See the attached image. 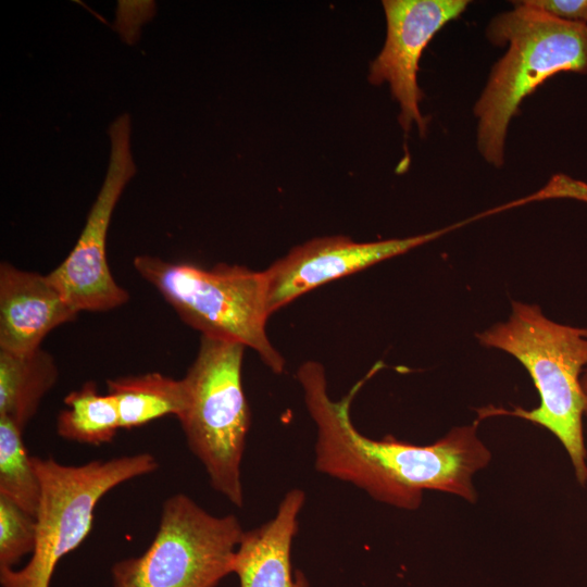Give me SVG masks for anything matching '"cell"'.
Here are the masks:
<instances>
[{"mask_svg": "<svg viewBox=\"0 0 587 587\" xmlns=\"http://www.w3.org/2000/svg\"><path fill=\"white\" fill-rule=\"evenodd\" d=\"M378 367L376 364L339 401L330 399L320 363L307 362L299 369L304 401L316 426V470L403 510L417 509L425 490L447 492L475 503L473 477L491 461L476 423L453 427L427 446L391 436L375 440L357 430L350 419V404Z\"/></svg>", "mask_w": 587, "mask_h": 587, "instance_id": "cell-1", "label": "cell"}, {"mask_svg": "<svg viewBox=\"0 0 587 587\" xmlns=\"http://www.w3.org/2000/svg\"><path fill=\"white\" fill-rule=\"evenodd\" d=\"M480 345L513 355L527 370L539 395L532 410L483 408L479 419L511 415L552 433L566 451L575 478L587 483V450L583 419L587 395L582 374L587 367V327L560 324L546 317L536 304L513 301L508 321L477 335Z\"/></svg>", "mask_w": 587, "mask_h": 587, "instance_id": "cell-2", "label": "cell"}, {"mask_svg": "<svg viewBox=\"0 0 587 587\" xmlns=\"http://www.w3.org/2000/svg\"><path fill=\"white\" fill-rule=\"evenodd\" d=\"M513 5L486 29L492 45H508V50L474 105L478 152L498 168L504 164L509 124L523 99L560 72L587 74V24L555 18L522 1Z\"/></svg>", "mask_w": 587, "mask_h": 587, "instance_id": "cell-3", "label": "cell"}, {"mask_svg": "<svg viewBox=\"0 0 587 587\" xmlns=\"http://www.w3.org/2000/svg\"><path fill=\"white\" fill-rule=\"evenodd\" d=\"M133 264L202 336L250 347L273 372H283L285 360L266 334L271 314L264 272L228 264L205 268L151 255H137Z\"/></svg>", "mask_w": 587, "mask_h": 587, "instance_id": "cell-4", "label": "cell"}, {"mask_svg": "<svg viewBox=\"0 0 587 587\" xmlns=\"http://www.w3.org/2000/svg\"><path fill=\"white\" fill-rule=\"evenodd\" d=\"M245 348L201 337L198 354L183 378L188 404L177 417L211 486L238 508L243 503L241 461L250 426L241 380Z\"/></svg>", "mask_w": 587, "mask_h": 587, "instance_id": "cell-5", "label": "cell"}, {"mask_svg": "<svg viewBox=\"0 0 587 587\" xmlns=\"http://www.w3.org/2000/svg\"><path fill=\"white\" fill-rule=\"evenodd\" d=\"M32 460L41 486L36 547L23 569L0 570L2 587H49L59 561L90 533L100 499L120 484L158 469L148 452L82 465H64L52 458Z\"/></svg>", "mask_w": 587, "mask_h": 587, "instance_id": "cell-6", "label": "cell"}, {"mask_svg": "<svg viewBox=\"0 0 587 587\" xmlns=\"http://www.w3.org/2000/svg\"><path fill=\"white\" fill-rule=\"evenodd\" d=\"M243 533L235 515L215 516L175 494L148 549L112 566L114 587H215L233 573Z\"/></svg>", "mask_w": 587, "mask_h": 587, "instance_id": "cell-7", "label": "cell"}, {"mask_svg": "<svg viewBox=\"0 0 587 587\" xmlns=\"http://www.w3.org/2000/svg\"><path fill=\"white\" fill-rule=\"evenodd\" d=\"M107 174L73 250L48 277L77 311H109L125 304L128 292L113 278L107 261V235L113 210L136 173L130 151V118L123 114L109 127Z\"/></svg>", "mask_w": 587, "mask_h": 587, "instance_id": "cell-8", "label": "cell"}, {"mask_svg": "<svg viewBox=\"0 0 587 587\" xmlns=\"http://www.w3.org/2000/svg\"><path fill=\"white\" fill-rule=\"evenodd\" d=\"M467 0H384L387 32L383 49L371 63L369 80L373 85L387 83L399 103L398 121L405 134L413 123L425 136L427 118L419 103L424 95L417 85L421 55L448 22L459 17Z\"/></svg>", "mask_w": 587, "mask_h": 587, "instance_id": "cell-9", "label": "cell"}, {"mask_svg": "<svg viewBox=\"0 0 587 587\" xmlns=\"http://www.w3.org/2000/svg\"><path fill=\"white\" fill-rule=\"evenodd\" d=\"M469 221L472 220L401 239L357 242L345 236H332L295 247L264 271L270 314L323 284L405 253Z\"/></svg>", "mask_w": 587, "mask_h": 587, "instance_id": "cell-10", "label": "cell"}, {"mask_svg": "<svg viewBox=\"0 0 587 587\" xmlns=\"http://www.w3.org/2000/svg\"><path fill=\"white\" fill-rule=\"evenodd\" d=\"M77 314L48 275L1 263L0 350H37L48 333L74 321Z\"/></svg>", "mask_w": 587, "mask_h": 587, "instance_id": "cell-11", "label": "cell"}, {"mask_svg": "<svg viewBox=\"0 0 587 587\" xmlns=\"http://www.w3.org/2000/svg\"><path fill=\"white\" fill-rule=\"evenodd\" d=\"M304 499L302 490H290L273 519L245 530L233 565L239 587H309L302 573L292 574L290 561L291 544Z\"/></svg>", "mask_w": 587, "mask_h": 587, "instance_id": "cell-12", "label": "cell"}, {"mask_svg": "<svg viewBox=\"0 0 587 587\" xmlns=\"http://www.w3.org/2000/svg\"><path fill=\"white\" fill-rule=\"evenodd\" d=\"M58 375L54 359L41 348L26 353L0 350V416L23 430Z\"/></svg>", "mask_w": 587, "mask_h": 587, "instance_id": "cell-13", "label": "cell"}, {"mask_svg": "<svg viewBox=\"0 0 587 587\" xmlns=\"http://www.w3.org/2000/svg\"><path fill=\"white\" fill-rule=\"evenodd\" d=\"M117 405L121 428L132 429L165 415L178 417L187 408L188 391L182 379L147 373L107 380Z\"/></svg>", "mask_w": 587, "mask_h": 587, "instance_id": "cell-14", "label": "cell"}, {"mask_svg": "<svg viewBox=\"0 0 587 587\" xmlns=\"http://www.w3.org/2000/svg\"><path fill=\"white\" fill-rule=\"evenodd\" d=\"M63 401L66 408L58 414L57 433L66 440L100 446L111 442L121 428L114 398L99 394L95 382L71 391Z\"/></svg>", "mask_w": 587, "mask_h": 587, "instance_id": "cell-15", "label": "cell"}, {"mask_svg": "<svg viewBox=\"0 0 587 587\" xmlns=\"http://www.w3.org/2000/svg\"><path fill=\"white\" fill-rule=\"evenodd\" d=\"M0 496L36 517L40 480L24 445L23 430L5 416H0Z\"/></svg>", "mask_w": 587, "mask_h": 587, "instance_id": "cell-16", "label": "cell"}, {"mask_svg": "<svg viewBox=\"0 0 587 587\" xmlns=\"http://www.w3.org/2000/svg\"><path fill=\"white\" fill-rule=\"evenodd\" d=\"M37 541L36 517L0 496V570H13L33 553Z\"/></svg>", "mask_w": 587, "mask_h": 587, "instance_id": "cell-17", "label": "cell"}, {"mask_svg": "<svg viewBox=\"0 0 587 587\" xmlns=\"http://www.w3.org/2000/svg\"><path fill=\"white\" fill-rule=\"evenodd\" d=\"M522 2L559 20L587 24V0H523Z\"/></svg>", "mask_w": 587, "mask_h": 587, "instance_id": "cell-18", "label": "cell"}, {"mask_svg": "<svg viewBox=\"0 0 587 587\" xmlns=\"http://www.w3.org/2000/svg\"><path fill=\"white\" fill-rule=\"evenodd\" d=\"M580 382H582L583 390L587 395V367L585 369V371L582 374Z\"/></svg>", "mask_w": 587, "mask_h": 587, "instance_id": "cell-19", "label": "cell"}]
</instances>
